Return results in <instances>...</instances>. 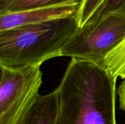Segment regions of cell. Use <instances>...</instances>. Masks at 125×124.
<instances>
[{
	"label": "cell",
	"instance_id": "6da1fadb",
	"mask_svg": "<svg viewBox=\"0 0 125 124\" xmlns=\"http://www.w3.org/2000/svg\"><path fill=\"white\" fill-rule=\"evenodd\" d=\"M116 80L100 64L71 58L56 88V124H116Z\"/></svg>",
	"mask_w": 125,
	"mask_h": 124
},
{
	"label": "cell",
	"instance_id": "7a4b0ae2",
	"mask_svg": "<svg viewBox=\"0 0 125 124\" xmlns=\"http://www.w3.org/2000/svg\"><path fill=\"white\" fill-rule=\"evenodd\" d=\"M79 28L78 15H74L0 31V66H41L61 56Z\"/></svg>",
	"mask_w": 125,
	"mask_h": 124
},
{
	"label": "cell",
	"instance_id": "3957f363",
	"mask_svg": "<svg viewBox=\"0 0 125 124\" xmlns=\"http://www.w3.org/2000/svg\"><path fill=\"white\" fill-rule=\"evenodd\" d=\"M125 39V13L114 12L79 28L61 52L103 66L105 57Z\"/></svg>",
	"mask_w": 125,
	"mask_h": 124
},
{
	"label": "cell",
	"instance_id": "277c9868",
	"mask_svg": "<svg viewBox=\"0 0 125 124\" xmlns=\"http://www.w3.org/2000/svg\"><path fill=\"white\" fill-rule=\"evenodd\" d=\"M41 66H0V124H16L39 96Z\"/></svg>",
	"mask_w": 125,
	"mask_h": 124
},
{
	"label": "cell",
	"instance_id": "5b68a950",
	"mask_svg": "<svg viewBox=\"0 0 125 124\" xmlns=\"http://www.w3.org/2000/svg\"><path fill=\"white\" fill-rule=\"evenodd\" d=\"M81 0L67 4L34 8L0 15V31L22 26L78 15Z\"/></svg>",
	"mask_w": 125,
	"mask_h": 124
},
{
	"label": "cell",
	"instance_id": "8992f818",
	"mask_svg": "<svg viewBox=\"0 0 125 124\" xmlns=\"http://www.w3.org/2000/svg\"><path fill=\"white\" fill-rule=\"evenodd\" d=\"M59 110L58 92L56 90L40 94L16 124H56Z\"/></svg>",
	"mask_w": 125,
	"mask_h": 124
},
{
	"label": "cell",
	"instance_id": "52a82bcc",
	"mask_svg": "<svg viewBox=\"0 0 125 124\" xmlns=\"http://www.w3.org/2000/svg\"><path fill=\"white\" fill-rule=\"evenodd\" d=\"M104 67L115 77L125 78V39L105 57Z\"/></svg>",
	"mask_w": 125,
	"mask_h": 124
},
{
	"label": "cell",
	"instance_id": "ba28073f",
	"mask_svg": "<svg viewBox=\"0 0 125 124\" xmlns=\"http://www.w3.org/2000/svg\"><path fill=\"white\" fill-rule=\"evenodd\" d=\"M80 0H15L3 14L73 3ZM2 14V15H3Z\"/></svg>",
	"mask_w": 125,
	"mask_h": 124
},
{
	"label": "cell",
	"instance_id": "9c48e42d",
	"mask_svg": "<svg viewBox=\"0 0 125 124\" xmlns=\"http://www.w3.org/2000/svg\"><path fill=\"white\" fill-rule=\"evenodd\" d=\"M114 12L125 13V0H105L86 24L94 23Z\"/></svg>",
	"mask_w": 125,
	"mask_h": 124
},
{
	"label": "cell",
	"instance_id": "30bf717a",
	"mask_svg": "<svg viewBox=\"0 0 125 124\" xmlns=\"http://www.w3.org/2000/svg\"><path fill=\"white\" fill-rule=\"evenodd\" d=\"M105 0H81L78 14L80 28L83 26Z\"/></svg>",
	"mask_w": 125,
	"mask_h": 124
},
{
	"label": "cell",
	"instance_id": "8fae6325",
	"mask_svg": "<svg viewBox=\"0 0 125 124\" xmlns=\"http://www.w3.org/2000/svg\"><path fill=\"white\" fill-rule=\"evenodd\" d=\"M117 94L119 96V107L121 110L125 112V78L118 87Z\"/></svg>",
	"mask_w": 125,
	"mask_h": 124
},
{
	"label": "cell",
	"instance_id": "7c38bea8",
	"mask_svg": "<svg viewBox=\"0 0 125 124\" xmlns=\"http://www.w3.org/2000/svg\"><path fill=\"white\" fill-rule=\"evenodd\" d=\"M15 0H0V15H2Z\"/></svg>",
	"mask_w": 125,
	"mask_h": 124
}]
</instances>
